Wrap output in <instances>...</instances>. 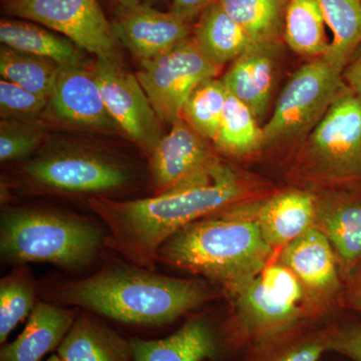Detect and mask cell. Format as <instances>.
<instances>
[{"label": "cell", "mask_w": 361, "mask_h": 361, "mask_svg": "<svg viewBox=\"0 0 361 361\" xmlns=\"http://www.w3.org/2000/svg\"><path fill=\"white\" fill-rule=\"evenodd\" d=\"M248 194L243 178L223 163L204 184L137 200L92 197L89 205L108 229L106 247L127 262L155 271L158 252L173 235L205 216L245 203Z\"/></svg>", "instance_id": "obj_1"}, {"label": "cell", "mask_w": 361, "mask_h": 361, "mask_svg": "<svg viewBox=\"0 0 361 361\" xmlns=\"http://www.w3.org/2000/svg\"><path fill=\"white\" fill-rule=\"evenodd\" d=\"M220 294L208 282L165 276L127 261H111L89 277L45 290L49 302L139 326L171 324Z\"/></svg>", "instance_id": "obj_2"}, {"label": "cell", "mask_w": 361, "mask_h": 361, "mask_svg": "<svg viewBox=\"0 0 361 361\" xmlns=\"http://www.w3.org/2000/svg\"><path fill=\"white\" fill-rule=\"evenodd\" d=\"M274 254L251 204L242 203L180 229L161 245L158 262L200 275L231 293L264 269Z\"/></svg>", "instance_id": "obj_3"}, {"label": "cell", "mask_w": 361, "mask_h": 361, "mask_svg": "<svg viewBox=\"0 0 361 361\" xmlns=\"http://www.w3.org/2000/svg\"><path fill=\"white\" fill-rule=\"evenodd\" d=\"M106 234L92 221L32 208H6L0 215V256L7 265L51 263L66 270L92 264Z\"/></svg>", "instance_id": "obj_4"}, {"label": "cell", "mask_w": 361, "mask_h": 361, "mask_svg": "<svg viewBox=\"0 0 361 361\" xmlns=\"http://www.w3.org/2000/svg\"><path fill=\"white\" fill-rule=\"evenodd\" d=\"M234 315L225 323L233 341L247 353L306 326L310 300L295 275L279 261L231 292Z\"/></svg>", "instance_id": "obj_5"}, {"label": "cell", "mask_w": 361, "mask_h": 361, "mask_svg": "<svg viewBox=\"0 0 361 361\" xmlns=\"http://www.w3.org/2000/svg\"><path fill=\"white\" fill-rule=\"evenodd\" d=\"M301 170L311 179L361 188V97L342 94L302 141Z\"/></svg>", "instance_id": "obj_6"}, {"label": "cell", "mask_w": 361, "mask_h": 361, "mask_svg": "<svg viewBox=\"0 0 361 361\" xmlns=\"http://www.w3.org/2000/svg\"><path fill=\"white\" fill-rule=\"evenodd\" d=\"M350 90L324 58L311 59L291 75L262 126L264 147L303 141L332 104Z\"/></svg>", "instance_id": "obj_7"}, {"label": "cell", "mask_w": 361, "mask_h": 361, "mask_svg": "<svg viewBox=\"0 0 361 361\" xmlns=\"http://www.w3.org/2000/svg\"><path fill=\"white\" fill-rule=\"evenodd\" d=\"M21 173L37 189L92 197H108L132 180L129 169L121 161L85 151H59L37 157L26 161Z\"/></svg>", "instance_id": "obj_8"}, {"label": "cell", "mask_w": 361, "mask_h": 361, "mask_svg": "<svg viewBox=\"0 0 361 361\" xmlns=\"http://www.w3.org/2000/svg\"><path fill=\"white\" fill-rule=\"evenodd\" d=\"M221 68L201 51L193 35L172 49L140 61L135 73L161 122L172 125L180 118L183 106L198 85L217 78Z\"/></svg>", "instance_id": "obj_9"}, {"label": "cell", "mask_w": 361, "mask_h": 361, "mask_svg": "<svg viewBox=\"0 0 361 361\" xmlns=\"http://www.w3.org/2000/svg\"><path fill=\"white\" fill-rule=\"evenodd\" d=\"M4 8L56 30L96 58L115 56L118 40L97 0H4Z\"/></svg>", "instance_id": "obj_10"}, {"label": "cell", "mask_w": 361, "mask_h": 361, "mask_svg": "<svg viewBox=\"0 0 361 361\" xmlns=\"http://www.w3.org/2000/svg\"><path fill=\"white\" fill-rule=\"evenodd\" d=\"M149 154L154 195L170 193L212 180L224 163L210 141L180 116Z\"/></svg>", "instance_id": "obj_11"}, {"label": "cell", "mask_w": 361, "mask_h": 361, "mask_svg": "<svg viewBox=\"0 0 361 361\" xmlns=\"http://www.w3.org/2000/svg\"><path fill=\"white\" fill-rule=\"evenodd\" d=\"M92 66L116 127L149 155L163 137L161 120L137 75L123 71L114 59L97 58Z\"/></svg>", "instance_id": "obj_12"}, {"label": "cell", "mask_w": 361, "mask_h": 361, "mask_svg": "<svg viewBox=\"0 0 361 361\" xmlns=\"http://www.w3.org/2000/svg\"><path fill=\"white\" fill-rule=\"evenodd\" d=\"M111 26L116 40L139 61L161 56L191 35L185 18L141 4L118 6Z\"/></svg>", "instance_id": "obj_13"}, {"label": "cell", "mask_w": 361, "mask_h": 361, "mask_svg": "<svg viewBox=\"0 0 361 361\" xmlns=\"http://www.w3.org/2000/svg\"><path fill=\"white\" fill-rule=\"evenodd\" d=\"M132 361H223L237 351L224 324L218 329L205 316H192L174 334L161 339L133 337Z\"/></svg>", "instance_id": "obj_14"}, {"label": "cell", "mask_w": 361, "mask_h": 361, "mask_svg": "<svg viewBox=\"0 0 361 361\" xmlns=\"http://www.w3.org/2000/svg\"><path fill=\"white\" fill-rule=\"evenodd\" d=\"M44 115L75 127L115 129L104 106L94 66H61Z\"/></svg>", "instance_id": "obj_15"}, {"label": "cell", "mask_w": 361, "mask_h": 361, "mask_svg": "<svg viewBox=\"0 0 361 361\" xmlns=\"http://www.w3.org/2000/svg\"><path fill=\"white\" fill-rule=\"evenodd\" d=\"M278 261L302 284L311 303H326L338 295L342 278L334 249L316 227L279 251Z\"/></svg>", "instance_id": "obj_16"}, {"label": "cell", "mask_w": 361, "mask_h": 361, "mask_svg": "<svg viewBox=\"0 0 361 361\" xmlns=\"http://www.w3.org/2000/svg\"><path fill=\"white\" fill-rule=\"evenodd\" d=\"M314 227L329 240L342 280L348 283L361 271L360 195L342 191L318 199Z\"/></svg>", "instance_id": "obj_17"}, {"label": "cell", "mask_w": 361, "mask_h": 361, "mask_svg": "<svg viewBox=\"0 0 361 361\" xmlns=\"http://www.w3.org/2000/svg\"><path fill=\"white\" fill-rule=\"evenodd\" d=\"M314 195L303 190H289L261 203L251 204L263 238L275 251H280L314 227L317 214Z\"/></svg>", "instance_id": "obj_18"}, {"label": "cell", "mask_w": 361, "mask_h": 361, "mask_svg": "<svg viewBox=\"0 0 361 361\" xmlns=\"http://www.w3.org/2000/svg\"><path fill=\"white\" fill-rule=\"evenodd\" d=\"M281 44H252L232 61L221 78L229 94L246 104L259 122L267 113L274 89L276 56Z\"/></svg>", "instance_id": "obj_19"}, {"label": "cell", "mask_w": 361, "mask_h": 361, "mask_svg": "<svg viewBox=\"0 0 361 361\" xmlns=\"http://www.w3.org/2000/svg\"><path fill=\"white\" fill-rule=\"evenodd\" d=\"M78 316L77 307L39 301L18 338L2 344L0 361H42L59 348Z\"/></svg>", "instance_id": "obj_20"}, {"label": "cell", "mask_w": 361, "mask_h": 361, "mask_svg": "<svg viewBox=\"0 0 361 361\" xmlns=\"http://www.w3.org/2000/svg\"><path fill=\"white\" fill-rule=\"evenodd\" d=\"M56 353L65 361H132V341L92 313L78 316Z\"/></svg>", "instance_id": "obj_21"}, {"label": "cell", "mask_w": 361, "mask_h": 361, "mask_svg": "<svg viewBox=\"0 0 361 361\" xmlns=\"http://www.w3.org/2000/svg\"><path fill=\"white\" fill-rule=\"evenodd\" d=\"M0 40L6 47L51 59L61 66L87 65L84 49L73 40L28 21L1 20Z\"/></svg>", "instance_id": "obj_22"}, {"label": "cell", "mask_w": 361, "mask_h": 361, "mask_svg": "<svg viewBox=\"0 0 361 361\" xmlns=\"http://www.w3.org/2000/svg\"><path fill=\"white\" fill-rule=\"evenodd\" d=\"M193 37L207 58L220 68L234 61L254 44L218 1L201 14Z\"/></svg>", "instance_id": "obj_23"}, {"label": "cell", "mask_w": 361, "mask_h": 361, "mask_svg": "<svg viewBox=\"0 0 361 361\" xmlns=\"http://www.w3.org/2000/svg\"><path fill=\"white\" fill-rule=\"evenodd\" d=\"M326 28L316 0H287L283 39L292 51L311 59L324 58L330 49Z\"/></svg>", "instance_id": "obj_24"}, {"label": "cell", "mask_w": 361, "mask_h": 361, "mask_svg": "<svg viewBox=\"0 0 361 361\" xmlns=\"http://www.w3.org/2000/svg\"><path fill=\"white\" fill-rule=\"evenodd\" d=\"M331 33L329 54L324 56L343 73L361 47V0H316Z\"/></svg>", "instance_id": "obj_25"}, {"label": "cell", "mask_w": 361, "mask_h": 361, "mask_svg": "<svg viewBox=\"0 0 361 361\" xmlns=\"http://www.w3.org/2000/svg\"><path fill=\"white\" fill-rule=\"evenodd\" d=\"M254 44H281L287 0H217Z\"/></svg>", "instance_id": "obj_26"}, {"label": "cell", "mask_w": 361, "mask_h": 361, "mask_svg": "<svg viewBox=\"0 0 361 361\" xmlns=\"http://www.w3.org/2000/svg\"><path fill=\"white\" fill-rule=\"evenodd\" d=\"M213 144L223 153L235 157L251 155L264 147L260 122L245 104L231 94H228L219 132Z\"/></svg>", "instance_id": "obj_27"}, {"label": "cell", "mask_w": 361, "mask_h": 361, "mask_svg": "<svg viewBox=\"0 0 361 361\" xmlns=\"http://www.w3.org/2000/svg\"><path fill=\"white\" fill-rule=\"evenodd\" d=\"M329 353L326 326L310 325L263 345L249 349L243 361H322Z\"/></svg>", "instance_id": "obj_28"}, {"label": "cell", "mask_w": 361, "mask_h": 361, "mask_svg": "<svg viewBox=\"0 0 361 361\" xmlns=\"http://www.w3.org/2000/svg\"><path fill=\"white\" fill-rule=\"evenodd\" d=\"M59 68L61 66L51 59L18 51L4 44L0 49L1 78L49 99Z\"/></svg>", "instance_id": "obj_29"}, {"label": "cell", "mask_w": 361, "mask_h": 361, "mask_svg": "<svg viewBox=\"0 0 361 361\" xmlns=\"http://www.w3.org/2000/svg\"><path fill=\"white\" fill-rule=\"evenodd\" d=\"M37 282L27 264L14 266L0 280V344L30 315L37 299Z\"/></svg>", "instance_id": "obj_30"}, {"label": "cell", "mask_w": 361, "mask_h": 361, "mask_svg": "<svg viewBox=\"0 0 361 361\" xmlns=\"http://www.w3.org/2000/svg\"><path fill=\"white\" fill-rule=\"evenodd\" d=\"M228 94L221 78L207 80L188 97L180 116L199 134L214 142L219 132Z\"/></svg>", "instance_id": "obj_31"}, {"label": "cell", "mask_w": 361, "mask_h": 361, "mask_svg": "<svg viewBox=\"0 0 361 361\" xmlns=\"http://www.w3.org/2000/svg\"><path fill=\"white\" fill-rule=\"evenodd\" d=\"M44 126L35 121H0V161L23 160L39 148L44 139Z\"/></svg>", "instance_id": "obj_32"}, {"label": "cell", "mask_w": 361, "mask_h": 361, "mask_svg": "<svg viewBox=\"0 0 361 361\" xmlns=\"http://www.w3.org/2000/svg\"><path fill=\"white\" fill-rule=\"evenodd\" d=\"M49 99L1 78L0 115L6 120L35 121L44 114Z\"/></svg>", "instance_id": "obj_33"}, {"label": "cell", "mask_w": 361, "mask_h": 361, "mask_svg": "<svg viewBox=\"0 0 361 361\" xmlns=\"http://www.w3.org/2000/svg\"><path fill=\"white\" fill-rule=\"evenodd\" d=\"M329 353L361 361V322L342 320L326 325Z\"/></svg>", "instance_id": "obj_34"}, {"label": "cell", "mask_w": 361, "mask_h": 361, "mask_svg": "<svg viewBox=\"0 0 361 361\" xmlns=\"http://www.w3.org/2000/svg\"><path fill=\"white\" fill-rule=\"evenodd\" d=\"M216 1L217 0H172L171 11L190 23Z\"/></svg>", "instance_id": "obj_35"}, {"label": "cell", "mask_w": 361, "mask_h": 361, "mask_svg": "<svg viewBox=\"0 0 361 361\" xmlns=\"http://www.w3.org/2000/svg\"><path fill=\"white\" fill-rule=\"evenodd\" d=\"M342 75L349 89L361 97V47L346 66Z\"/></svg>", "instance_id": "obj_36"}, {"label": "cell", "mask_w": 361, "mask_h": 361, "mask_svg": "<svg viewBox=\"0 0 361 361\" xmlns=\"http://www.w3.org/2000/svg\"><path fill=\"white\" fill-rule=\"evenodd\" d=\"M344 302L348 310L361 315V271L348 283Z\"/></svg>", "instance_id": "obj_37"}, {"label": "cell", "mask_w": 361, "mask_h": 361, "mask_svg": "<svg viewBox=\"0 0 361 361\" xmlns=\"http://www.w3.org/2000/svg\"><path fill=\"white\" fill-rule=\"evenodd\" d=\"M120 6H133V4H141V0H118Z\"/></svg>", "instance_id": "obj_38"}, {"label": "cell", "mask_w": 361, "mask_h": 361, "mask_svg": "<svg viewBox=\"0 0 361 361\" xmlns=\"http://www.w3.org/2000/svg\"><path fill=\"white\" fill-rule=\"evenodd\" d=\"M44 361H65L63 360H61V357L58 355H52L51 356H49V358H47V360Z\"/></svg>", "instance_id": "obj_39"}]
</instances>
